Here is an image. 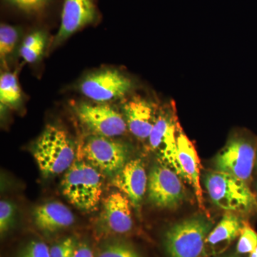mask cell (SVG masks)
Segmentation results:
<instances>
[{
	"mask_svg": "<svg viewBox=\"0 0 257 257\" xmlns=\"http://www.w3.org/2000/svg\"><path fill=\"white\" fill-rule=\"evenodd\" d=\"M104 179L99 170L79 159L66 171L62 181L64 197L82 211L95 210L103 192Z\"/></svg>",
	"mask_w": 257,
	"mask_h": 257,
	"instance_id": "1",
	"label": "cell"
},
{
	"mask_svg": "<svg viewBox=\"0 0 257 257\" xmlns=\"http://www.w3.org/2000/svg\"><path fill=\"white\" fill-rule=\"evenodd\" d=\"M37 165L45 177L66 172L75 161V150L67 133L59 126L47 125L32 149Z\"/></svg>",
	"mask_w": 257,
	"mask_h": 257,
	"instance_id": "2",
	"label": "cell"
},
{
	"mask_svg": "<svg viewBox=\"0 0 257 257\" xmlns=\"http://www.w3.org/2000/svg\"><path fill=\"white\" fill-rule=\"evenodd\" d=\"M204 185L211 202L223 210L249 213L257 207L256 198L245 181L224 172H209Z\"/></svg>",
	"mask_w": 257,
	"mask_h": 257,
	"instance_id": "3",
	"label": "cell"
},
{
	"mask_svg": "<svg viewBox=\"0 0 257 257\" xmlns=\"http://www.w3.org/2000/svg\"><path fill=\"white\" fill-rule=\"evenodd\" d=\"M212 224L202 216L177 223L165 235L166 251L170 257H201Z\"/></svg>",
	"mask_w": 257,
	"mask_h": 257,
	"instance_id": "4",
	"label": "cell"
},
{
	"mask_svg": "<svg viewBox=\"0 0 257 257\" xmlns=\"http://www.w3.org/2000/svg\"><path fill=\"white\" fill-rule=\"evenodd\" d=\"M180 128L175 111L172 107H168L158 115L148 140L152 151L156 154L161 163L170 167L184 179L177 156V139Z\"/></svg>",
	"mask_w": 257,
	"mask_h": 257,
	"instance_id": "5",
	"label": "cell"
},
{
	"mask_svg": "<svg viewBox=\"0 0 257 257\" xmlns=\"http://www.w3.org/2000/svg\"><path fill=\"white\" fill-rule=\"evenodd\" d=\"M257 147L252 140L241 136L230 139L214 159L216 171L247 182L256 163Z\"/></svg>",
	"mask_w": 257,
	"mask_h": 257,
	"instance_id": "6",
	"label": "cell"
},
{
	"mask_svg": "<svg viewBox=\"0 0 257 257\" xmlns=\"http://www.w3.org/2000/svg\"><path fill=\"white\" fill-rule=\"evenodd\" d=\"M84 160L108 175H116L128 162V148L125 144L105 137H92L83 144Z\"/></svg>",
	"mask_w": 257,
	"mask_h": 257,
	"instance_id": "7",
	"label": "cell"
},
{
	"mask_svg": "<svg viewBox=\"0 0 257 257\" xmlns=\"http://www.w3.org/2000/svg\"><path fill=\"white\" fill-rule=\"evenodd\" d=\"M148 197L157 207L174 209L185 199V189L177 173L161 163L154 166L148 177Z\"/></svg>",
	"mask_w": 257,
	"mask_h": 257,
	"instance_id": "8",
	"label": "cell"
},
{
	"mask_svg": "<svg viewBox=\"0 0 257 257\" xmlns=\"http://www.w3.org/2000/svg\"><path fill=\"white\" fill-rule=\"evenodd\" d=\"M132 88L131 79L116 69H104L89 74L80 84L81 92L97 103L123 97Z\"/></svg>",
	"mask_w": 257,
	"mask_h": 257,
	"instance_id": "9",
	"label": "cell"
},
{
	"mask_svg": "<svg viewBox=\"0 0 257 257\" xmlns=\"http://www.w3.org/2000/svg\"><path fill=\"white\" fill-rule=\"evenodd\" d=\"M100 19L96 0H63L60 25L53 45H58L76 32L95 25Z\"/></svg>",
	"mask_w": 257,
	"mask_h": 257,
	"instance_id": "10",
	"label": "cell"
},
{
	"mask_svg": "<svg viewBox=\"0 0 257 257\" xmlns=\"http://www.w3.org/2000/svg\"><path fill=\"white\" fill-rule=\"evenodd\" d=\"M79 119L96 135L112 138L126 133V120L106 103H82L77 107Z\"/></svg>",
	"mask_w": 257,
	"mask_h": 257,
	"instance_id": "11",
	"label": "cell"
},
{
	"mask_svg": "<svg viewBox=\"0 0 257 257\" xmlns=\"http://www.w3.org/2000/svg\"><path fill=\"white\" fill-rule=\"evenodd\" d=\"M112 185L130 199L134 207L139 209L148 186V177L143 161L136 159L127 162L114 175Z\"/></svg>",
	"mask_w": 257,
	"mask_h": 257,
	"instance_id": "12",
	"label": "cell"
},
{
	"mask_svg": "<svg viewBox=\"0 0 257 257\" xmlns=\"http://www.w3.org/2000/svg\"><path fill=\"white\" fill-rule=\"evenodd\" d=\"M123 109L130 133L139 140H148L158 117L155 104L141 96H133Z\"/></svg>",
	"mask_w": 257,
	"mask_h": 257,
	"instance_id": "13",
	"label": "cell"
},
{
	"mask_svg": "<svg viewBox=\"0 0 257 257\" xmlns=\"http://www.w3.org/2000/svg\"><path fill=\"white\" fill-rule=\"evenodd\" d=\"M177 145V156L179 165L183 172L184 179L187 181L194 189L199 207L204 209L200 181L202 168L200 160L195 147L187 135L183 133L182 128L179 130Z\"/></svg>",
	"mask_w": 257,
	"mask_h": 257,
	"instance_id": "14",
	"label": "cell"
},
{
	"mask_svg": "<svg viewBox=\"0 0 257 257\" xmlns=\"http://www.w3.org/2000/svg\"><path fill=\"white\" fill-rule=\"evenodd\" d=\"M131 204L130 199L121 192H112L106 197L103 209L106 229L121 234L133 229Z\"/></svg>",
	"mask_w": 257,
	"mask_h": 257,
	"instance_id": "15",
	"label": "cell"
},
{
	"mask_svg": "<svg viewBox=\"0 0 257 257\" xmlns=\"http://www.w3.org/2000/svg\"><path fill=\"white\" fill-rule=\"evenodd\" d=\"M34 220L39 229L46 232H55L72 226L74 216L65 204L50 202L39 206L34 211Z\"/></svg>",
	"mask_w": 257,
	"mask_h": 257,
	"instance_id": "16",
	"label": "cell"
},
{
	"mask_svg": "<svg viewBox=\"0 0 257 257\" xmlns=\"http://www.w3.org/2000/svg\"><path fill=\"white\" fill-rule=\"evenodd\" d=\"M243 223L236 214L226 213L208 234L204 254L220 252L240 234ZM203 254V256H204Z\"/></svg>",
	"mask_w": 257,
	"mask_h": 257,
	"instance_id": "17",
	"label": "cell"
},
{
	"mask_svg": "<svg viewBox=\"0 0 257 257\" xmlns=\"http://www.w3.org/2000/svg\"><path fill=\"white\" fill-rule=\"evenodd\" d=\"M63 0H2L8 12L31 20L47 18Z\"/></svg>",
	"mask_w": 257,
	"mask_h": 257,
	"instance_id": "18",
	"label": "cell"
},
{
	"mask_svg": "<svg viewBox=\"0 0 257 257\" xmlns=\"http://www.w3.org/2000/svg\"><path fill=\"white\" fill-rule=\"evenodd\" d=\"M46 40V32L40 29L29 34L20 48V56L25 62L30 64L37 62L43 54Z\"/></svg>",
	"mask_w": 257,
	"mask_h": 257,
	"instance_id": "19",
	"label": "cell"
},
{
	"mask_svg": "<svg viewBox=\"0 0 257 257\" xmlns=\"http://www.w3.org/2000/svg\"><path fill=\"white\" fill-rule=\"evenodd\" d=\"M22 101L21 89L16 74L5 72L0 78V101L5 106L16 107Z\"/></svg>",
	"mask_w": 257,
	"mask_h": 257,
	"instance_id": "20",
	"label": "cell"
},
{
	"mask_svg": "<svg viewBox=\"0 0 257 257\" xmlns=\"http://www.w3.org/2000/svg\"><path fill=\"white\" fill-rule=\"evenodd\" d=\"M20 30L18 27L7 23L0 25V57L5 62L14 50L18 42Z\"/></svg>",
	"mask_w": 257,
	"mask_h": 257,
	"instance_id": "21",
	"label": "cell"
},
{
	"mask_svg": "<svg viewBox=\"0 0 257 257\" xmlns=\"http://www.w3.org/2000/svg\"><path fill=\"white\" fill-rule=\"evenodd\" d=\"M257 247V233L246 223H243L236 250L239 253H250Z\"/></svg>",
	"mask_w": 257,
	"mask_h": 257,
	"instance_id": "22",
	"label": "cell"
},
{
	"mask_svg": "<svg viewBox=\"0 0 257 257\" xmlns=\"http://www.w3.org/2000/svg\"><path fill=\"white\" fill-rule=\"evenodd\" d=\"M96 257H140L132 246L124 243H111L101 248Z\"/></svg>",
	"mask_w": 257,
	"mask_h": 257,
	"instance_id": "23",
	"label": "cell"
},
{
	"mask_svg": "<svg viewBox=\"0 0 257 257\" xmlns=\"http://www.w3.org/2000/svg\"><path fill=\"white\" fill-rule=\"evenodd\" d=\"M15 215V207L13 203L2 200L0 202V232L1 234L10 229L13 224Z\"/></svg>",
	"mask_w": 257,
	"mask_h": 257,
	"instance_id": "24",
	"label": "cell"
},
{
	"mask_svg": "<svg viewBox=\"0 0 257 257\" xmlns=\"http://www.w3.org/2000/svg\"><path fill=\"white\" fill-rule=\"evenodd\" d=\"M77 245L78 244L74 238H66L50 248V256L74 257Z\"/></svg>",
	"mask_w": 257,
	"mask_h": 257,
	"instance_id": "25",
	"label": "cell"
},
{
	"mask_svg": "<svg viewBox=\"0 0 257 257\" xmlns=\"http://www.w3.org/2000/svg\"><path fill=\"white\" fill-rule=\"evenodd\" d=\"M19 257H51L50 248L42 241H31L24 248Z\"/></svg>",
	"mask_w": 257,
	"mask_h": 257,
	"instance_id": "26",
	"label": "cell"
},
{
	"mask_svg": "<svg viewBox=\"0 0 257 257\" xmlns=\"http://www.w3.org/2000/svg\"><path fill=\"white\" fill-rule=\"evenodd\" d=\"M74 257H94L92 248L85 243H80L77 245L74 252Z\"/></svg>",
	"mask_w": 257,
	"mask_h": 257,
	"instance_id": "27",
	"label": "cell"
},
{
	"mask_svg": "<svg viewBox=\"0 0 257 257\" xmlns=\"http://www.w3.org/2000/svg\"><path fill=\"white\" fill-rule=\"evenodd\" d=\"M249 257H257V247L253 250L252 252L250 253Z\"/></svg>",
	"mask_w": 257,
	"mask_h": 257,
	"instance_id": "28",
	"label": "cell"
},
{
	"mask_svg": "<svg viewBox=\"0 0 257 257\" xmlns=\"http://www.w3.org/2000/svg\"><path fill=\"white\" fill-rule=\"evenodd\" d=\"M226 257H239V256H236V255H233V256H226Z\"/></svg>",
	"mask_w": 257,
	"mask_h": 257,
	"instance_id": "29",
	"label": "cell"
},
{
	"mask_svg": "<svg viewBox=\"0 0 257 257\" xmlns=\"http://www.w3.org/2000/svg\"><path fill=\"white\" fill-rule=\"evenodd\" d=\"M256 165L257 166V153H256Z\"/></svg>",
	"mask_w": 257,
	"mask_h": 257,
	"instance_id": "30",
	"label": "cell"
},
{
	"mask_svg": "<svg viewBox=\"0 0 257 257\" xmlns=\"http://www.w3.org/2000/svg\"><path fill=\"white\" fill-rule=\"evenodd\" d=\"M256 190H257V185H256Z\"/></svg>",
	"mask_w": 257,
	"mask_h": 257,
	"instance_id": "31",
	"label": "cell"
}]
</instances>
